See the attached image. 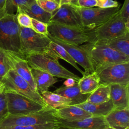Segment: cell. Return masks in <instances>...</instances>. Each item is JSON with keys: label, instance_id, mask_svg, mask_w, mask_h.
I'll use <instances>...</instances> for the list:
<instances>
[{"label": "cell", "instance_id": "obj_1", "mask_svg": "<svg viewBox=\"0 0 129 129\" xmlns=\"http://www.w3.org/2000/svg\"><path fill=\"white\" fill-rule=\"evenodd\" d=\"M82 46L89 55L94 71L109 65L129 62V57L105 44L88 42Z\"/></svg>", "mask_w": 129, "mask_h": 129}, {"label": "cell", "instance_id": "obj_2", "mask_svg": "<svg viewBox=\"0 0 129 129\" xmlns=\"http://www.w3.org/2000/svg\"><path fill=\"white\" fill-rule=\"evenodd\" d=\"M56 109L48 105L37 112L26 115H8L0 122V129H10L16 126H29L58 122Z\"/></svg>", "mask_w": 129, "mask_h": 129}, {"label": "cell", "instance_id": "obj_3", "mask_svg": "<svg viewBox=\"0 0 129 129\" xmlns=\"http://www.w3.org/2000/svg\"><path fill=\"white\" fill-rule=\"evenodd\" d=\"M0 48L21 55L20 26L16 14L0 16Z\"/></svg>", "mask_w": 129, "mask_h": 129}, {"label": "cell", "instance_id": "obj_4", "mask_svg": "<svg viewBox=\"0 0 129 129\" xmlns=\"http://www.w3.org/2000/svg\"><path fill=\"white\" fill-rule=\"evenodd\" d=\"M47 24L48 34L61 41L80 45L85 42H92L93 40V30L54 22H49Z\"/></svg>", "mask_w": 129, "mask_h": 129}, {"label": "cell", "instance_id": "obj_5", "mask_svg": "<svg viewBox=\"0 0 129 129\" xmlns=\"http://www.w3.org/2000/svg\"><path fill=\"white\" fill-rule=\"evenodd\" d=\"M25 58L30 68L46 72L53 77L64 79L72 78L78 82L80 78L69 71L58 62V59L40 53H33L26 55Z\"/></svg>", "mask_w": 129, "mask_h": 129}, {"label": "cell", "instance_id": "obj_6", "mask_svg": "<svg viewBox=\"0 0 129 129\" xmlns=\"http://www.w3.org/2000/svg\"><path fill=\"white\" fill-rule=\"evenodd\" d=\"M21 56L24 57L30 54L40 53L49 55L50 43L48 36L39 34L32 29L20 26Z\"/></svg>", "mask_w": 129, "mask_h": 129}, {"label": "cell", "instance_id": "obj_7", "mask_svg": "<svg viewBox=\"0 0 129 129\" xmlns=\"http://www.w3.org/2000/svg\"><path fill=\"white\" fill-rule=\"evenodd\" d=\"M1 82L5 91L14 92L25 96L44 106H48L41 95L34 90L28 83L18 75L13 69L10 70L3 77Z\"/></svg>", "mask_w": 129, "mask_h": 129}, {"label": "cell", "instance_id": "obj_8", "mask_svg": "<svg viewBox=\"0 0 129 129\" xmlns=\"http://www.w3.org/2000/svg\"><path fill=\"white\" fill-rule=\"evenodd\" d=\"M93 40H109L129 33V26L122 19L119 10L104 23L92 30Z\"/></svg>", "mask_w": 129, "mask_h": 129}, {"label": "cell", "instance_id": "obj_9", "mask_svg": "<svg viewBox=\"0 0 129 129\" xmlns=\"http://www.w3.org/2000/svg\"><path fill=\"white\" fill-rule=\"evenodd\" d=\"M75 7L80 16L83 27L91 30L106 22L119 10L120 8L119 6L108 9L98 7L86 8L76 5Z\"/></svg>", "mask_w": 129, "mask_h": 129}, {"label": "cell", "instance_id": "obj_10", "mask_svg": "<svg viewBox=\"0 0 129 129\" xmlns=\"http://www.w3.org/2000/svg\"><path fill=\"white\" fill-rule=\"evenodd\" d=\"M94 72L99 84L129 85V62L109 65Z\"/></svg>", "mask_w": 129, "mask_h": 129}, {"label": "cell", "instance_id": "obj_11", "mask_svg": "<svg viewBox=\"0 0 129 129\" xmlns=\"http://www.w3.org/2000/svg\"><path fill=\"white\" fill-rule=\"evenodd\" d=\"M9 114L15 115H26L43 109L44 106L39 103L19 94L5 91Z\"/></svg>", "mask_w": 129, "mask_h": 129}, {"label": "cell", "instance_id": "obj_12", "mask_svg": "<svg viewBox=\"0 0 129 129\" xmlns=\"http://www.w3.org/2000/svg\"><path fill=\"white\" fill-rule=\"evenodd\" d=\"M48 36L51 41L63 47L76 62L84 69V75L91 74L94 72L89 55L82 45L74 44L61 41L52 37L49 34Z\"/></svg>", "mask_w": 129, "mask_h": 129}, {"label": "cell", "instance_id": "obj_13", "mask_svg": "<svg viewBox=\"0 0 129 129\" xmlns=\"http://www.w3.org/2000/svg\"><path fill=\"white\" fill-rule=\"evenodd\" d=\"M49 22L76 27H83L80 16L75 8V5L73 3L61 5L51 14Z\"/></svg>", "mask_w": 129, "mask_h": 129}, {"label": "cell", "instance_id": "obj_14", "mask_svg": "<svg viewBox=\"0 0 129 129\" xmlns=\"http://www.w3.org/2000/svg\"><path fill=\"white\" fill-rule=\"evenodd\" d=\"M5 51L12 69L27 81L34 90L37 91L31 74V68L26 59L17 53L10 51Z\"/></svg>", "mask_w": 129, "mask_h": 129}, {"label": "cell", "instance_id": "obj_15", "mask_svg": "<svg viewBox=\"0 0 129 129\" xmlns=\"http://www.w3.org/2000/svg\"><path fill=\"white\" fill-rule=\"evenodd\" d=\"M58 122L60 126L72 129H107L109 127L105 117L100 116H92L76 121L59 119Z\"/></svg>", "mask_w": 129, "mask_h": 129}, {"label": "cell", "instance_id": "obj_16", "mask_svg": "<svg viewBox=\"0 0 129 129\" xmlns=\"http://www.w3.org/2000/svg\"><path fill=\"white\" fill-rule=\"evenodd\" d=\"M110 97L114 109L129 108V85H110Z\"/></svg>", "mask_w": 129, "mask_h": 129}, {"label": "cell", "instance_id": "obj_17", "mask_svg": "<svg viewBox=\"0 0 129 129\" xmlns=\"http://www.w3.org/2000/svg\"><path fill=\"white\" fill-rule=\"evenodd\" d=\"M104 117L109 127L124 129L129 127V108L114 109Z\"/></svg>", "mask_w": 129, "mask_h": 129}, {"label": "cell", "instance_id": "obj_18", "mask_svg": "<svg viewBox=\"0 0 129 129\" xmlns=\"http://www.w3.org/2000/svg\"><path fill=\"white\" fill-rule=\"evenodd\" d=\"M56 115L59 119L69 121H79L93 116L89 112L75 105L56 109Z\"/></svg>", "mask_w": 129, "mask_h": 129}, {"label": "cell", "instance_id": "obj_19", "mask_svg": "<svg viewBox=\"0 0 129 129\" xmlns=\"http://www.w3.org/2000/svg\"><path fill=\"white\" fill-rule=\"evenodd\" d=\"M53 92L70 100L71 105H77L85 102L90 95L81 93L78 82L71 87H66L63 85Z\"/></svg>", "mask_w": 129, "mask_h": 129}, {"label": "cell", "instance_id": "obj_20", "mask_svg": "<svg viewBox=\"0 0 129 129\" xmlns=\"http://www.w3.org/2000/svg\"><path fill=\"white\" fill-rule=\"evenodd\" d=\"M17 10L26 13L32 19L47 24L49 22L51 16V14L44 11L38 5L36 0H29L23 6L18 7Z\"/></svg>", "mask_w": 129, "mask_h": 129}, {"label": "cell", "instance_id": "obj_21", "mask_svg": "<svg viewBox=\"0 0 129 129\" xmlns=\"http://www.w3.org/2000/svg\"><path fill=\"white\" fill-rule=\"evenodd\" d=\"M31 72L36 90L40 94L47 91L49 87L58 81L56 78L42 71L31 68Z\"/></svg>", "mask_w": 129, "mask_h": 129}, {"label": "cell", "instance_id": "obj_22", "mask_svg": "<svg viewBox=\"0 0 129 129\" xmlns=\"http://www.w3.org/2000/svg\"><path fill=\"white\" fill-rule=\"evenodd\" d=\"M75 105L82 108L84 110L91 113L93 116H100L104 117L114 109V105L111 99L108 101L103 103L93 104L85 101L83 103Z\"/></svg>", "mask_w": 129, "mask_h": 129}, {"label": "cell", "instance_id": "obj_23", "mask_svg": "<svg viewBox=\"0 0 129 129\" xmlns=\"http://www.w3.org/2000/svg\"><path fill=\"white\" fill-rule=\"evenodd\" d=\"M49 56L57 59L60 58L64 60L84 75V71H83L78 67L76 61L70 55L66 50L61 46L52 41H51L49 45Z\"/></svg>", "mask_w": 129, "mask_h": 129}, {"label": "cell", "instance_id": "obj_24", "mask_svg": "<svg viewBox=\"0 0 129 129\" xmlns=\"http://www.w3.org/2000/svg\"><path fill=\"white\" fill-rule=\"evenodd\" d=\"M78 83L81 93L83 94H91L99 85V78L95 72L83 75Z\"/></svg>", "mask_w": 129, "mask_h": 129}, {"label": "cell", "instance_id": "obj_25", "mask_svg": "<svg viewBox=\"0 0 129 129\" xmlns=\"http://www.w3.org/2000/svg\"><path fill=\"white\" fill-rule=\"evenodd\" d=\"M45 103L55 109H59L70 105L71 101L69 99L48 91L40 94Z\"/></svg>", "mask_w": 129, "mask_h": 129}, {"label": "cell", "instance_id": "obj_26", "mask_svg": "<svg viewBox=\"0 0 129 129\" xmlns=\"http://www.w3.org/2000/svg\"><path fill=\"white\" fill-rule=\"evenodd\" d=\"M95 42L105 44L123 55L129 57V33L109 40Z\"/></svg>", "mask_w": 129, "mask_h": 129}, {"label": "cell", "instance_id": "obj_27", "mask_svg": "<svg viewBox=\"0 0 129 129\" xmlns=\"http://www.w3.org/2000/svg\"><path fill=\"white\" fill-rule=\"evenodd\" d=\"M110 100V85L99 84V86L90 94L86 101L93 104H100Z\"/></svg>", "mask_w": 129, "mask_h": 129}, {"label": "cell", "instance_id": "obj_28", "mask_svg": "<svg viewBox=\"0 0 129 129\" xmlns=\"http://www.w3.org/2000/svg\"><path fill=\"white\" fill-rule=\"evenodd\" d=\"M29 0H6L0 5V16L5 14H15L18 7L26 4Z\"/></svg>", "mask_w": 129, "mask_h": 129}, {"label": "cell", "instance_id": "obj_29", "mask_svg": "<svg viewBox=\"0 0 129 129\" xmlns=\"http://www.w3.org/2000/svg\"><path fill=\"white\" fill-rule=\"evenodd\" d=\"M12 69L4 49L0 48V82L7 73Z\"/></svg>", "mask_w": 129, "mask_h": 129}, {"label": "cell", "instance_id": "obj_30", "mask_svg": "<svg viewBox=\"0 0 129 129\" xmlns=\"http://www.w3.org/2000/svg\"><path fill=\"white\" fill-rule=\"evenodd\" d=\"M36 2L42 9L51 14L60 7L54 0H36Z\"/></svg>", "mask_w": 129, "mask_h": 129}, {"label": "cell", "instance_id": "obj_31", "mask_svg": "<svg viewBox=\"0 0 129 129\" xmlns=\"http://www.w3.org/2000/svg\"><path fill=\"white\" fill-rule=\"evenodd\" d=\"M17 22L20 27L32 29V18L26 13L17 10L16 13Z\"/></svg>", "mask_w": 129, "mask_h": 129}, {"label": "cell", "instance_id": "obj_32", "mask_svg": "<svg viewBox=\"0 0 129 129\" xmlns=\"http://www.w3.org/2000/svg\"><path fill=\"white\" fill-rule=\"evenodd\" d=\"M59 126L58 122L29 126H16L10 129H54Z\"/></svg>", "mask_w": 129, "mask_h": 129}, {"label": "cell", "instance_id": "obj_33", "mask_svg": "<svg viewBox=\"0 0 129 129\" xmlns=\"http://www.w3.org/2000/svg\"><path fill=\"white\" fill-rule=\"evenodd\" d=\"M32 29L37 33L48 36V24L32 18Z\"/></svg>", "mask_w": 129, "mask_h": 129}, {"label": "cell", "instance_id": "obj_34", "mask_svg": "<svg viewBox=\"0 0 129 129\" xmlns=\"http://www.w3.org/2000/svg\"><path fill=\"white\" fill-rule=\"evenodd\" d=\"M7 101L5 90L0 93V122L8 115Z\"/></svg>", "mask_w": 129, "mask_h": 129}, {"label": "cell", "instance_id": "obj_35", "mask_svg": "<svg viewBox=\"0 0 129 129\" xmlns=\"http://www.w3.org/2000/svg\"><path fill=\"white\" fill-rule=\"evenodd\" d=\"M96 6L98 8L102 9H108L115 8L119 6L120 5L118 2L114 0H96Z\"/></svg>", "mask_w": 129, "mask_h": 129}, {"label": "cell", "instance_id": "obj_36", "mask_svg": "<svg viewBox=\"0 0 129 129\" xmlns=\"http://www.w3.org/2000/svg\"><path fill=\"white\" fill-rule=\"evenodd\" d=\"M119 11L122 19L126 25L129 26V0H124Z\"/></svg>", "mask_w": 129, "mask_h": 129}, {"label": "cell", "instance_id": "obj_37", "mask_svg": "<svg viewBox=\"0 0 129 129\" xmlns=\"http://www.w3.org/2000/svg\"><path fill=\"white\" fill-rule=\"evenodd\" d=\"M97 4L96 0H77L76 5L82 8H93L96 7Z\"/></svg>", "mask_w": 129, "mask_h": 129}, {"label": "cell", "instance_id": "obj_38", "mask_svg": "<svg viewBox=\"0 0 129 129\" xmlns=\"http://www.w3.org/2000/svg\"><path fill=\"white\" fill-rule=\"evenodd\" d=\"M76 81L72 78H68L63 82V85L66 87H71L73 86L75 83Z\"/></svg>", "mask_w": 129, "mask_h": 129}, {"label": "cell", "instance_id": "obj_39", "mask_svg": "<svg viewBox=\"0 0 129 129\" xmlns=\"http://www.w3.org/2000/svg\"><path fill=\"white\" fill-rule=\"evenodd\" d=\"M54 1L59 5V6L65 4L71 3V1L69 0H54Z\"/></svg>", "mask_w": 129, "mask_h": 129}, {"label": "cell", "instance_id": "obj_40", "mask_svg": "<svg viewBox=\"0 0 129 129\" xmlns=\"http://www.w3.org/2000/svg\"><path fill=\"white\" fill-rule=\"evenodd\" d=\"M4 90V86L3 83L1 82H0V93L2 92Z\"/></svg>", "mask_w": 129, "mask_h": 129}, {"label": "cell", "instance_id": "obj_41", "mask_svg": "<svg viewBox=\"0 0 129 129\" xmlns=\"http://www.w3.org/2000/svg\"><path fill=\"white\" fill-rule=\"evenodd\" d=\"M54 129H72V128H68V127H63V126H60L59 125V126L54 128Z\"/></svg>", "mask_w": 129, "mask_h": 129}, {"label": "cell", "instance_id": "obj_42", "mask_svg": "<svg viewBox=\"0 0 129 129\" xmlns=\"http://www.w3.org/2000/svg\"><path fill=\"white\" fill-rule=\"evenodd\" d=\"M71 1V3H73L75 5H76V3H77V0H69Z\"/></svg>", "mask_w": 129, "mask_h": 129}, {"label": "cell", "instance_id": "obj_43", "mask_svg": "<svg viewBox=\"0 0 129 129\" xmlns=\"http://www.w3.org/2000/svg\"><path fill=\"white\" fill-rule=\"evenodd\" d=\"M5 1H6V0H0V5H1L3 2H4Z\"/></svg>", "mask_w": 129, "mask_h": 129}, {"label": "cell", "instance_id": "obj_44", "mask_svg": "<svg viewBox=\"0 0 129 129\" xmlns=\"http://www.w3.org/2000/svg\"><path fill=\"white\" fill-rule=\"evenodd\" d=\"M107 129H115V128H111V127H108Z\"/></svg>", "mask_w": 129, "mask_h": 129}, {"label": "cell", "instance_id": "obj_45", "mask_svg": "<svg viewBox=\"0 0 129 129\" xmlns=\"http://www.w3.org/2000/svg\"><path fill=\"white\" fill-rule=\"evenodd\" d=\"M124 129H129V127H126V128H124Z\"/></svg>", "mask_w": 129, "mask_h": 129}]
</instances>
